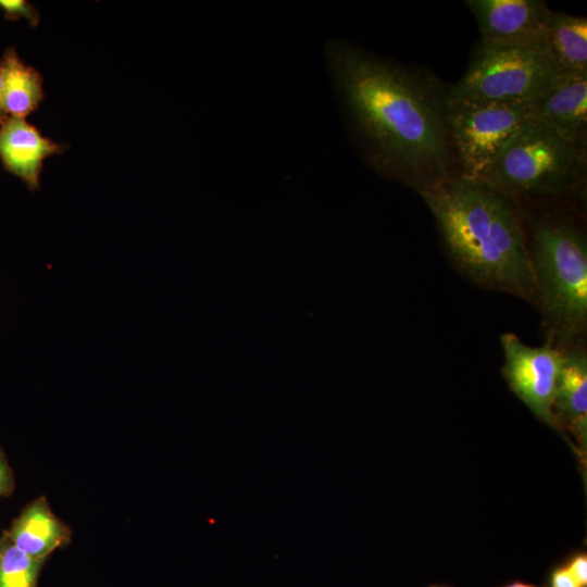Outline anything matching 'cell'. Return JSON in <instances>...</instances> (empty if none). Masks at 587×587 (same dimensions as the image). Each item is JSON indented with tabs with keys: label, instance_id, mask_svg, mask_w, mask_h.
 <instances>
[{
	"label": "cell",
	"instance_id": "6da1fadb",
	"mask_svg": "<svg viewBox=\"0 0 587 587\" xmlns=\"http://www.w3.org/2000/svg\"><path fill=\"white\" fill-rule=\"evenodd\" d=\"M335 91L365 161L419 192L449 178L448 89L433 75L344 40L325 47Z\"/></svg>",
	"mask_w": 587,
	"mask_h": 587
},
{
	"label": "cell",
	"instance_id": "7a4b0ae2",
	"mask_svg": "<svg viewBox=\"0 0 587 587\" xmlns=\"http://www.w3.org/2000/svg\"><path fill=\"white\" fill-rule=\"evenodd\" d=\"M420 195L462 275L480 287L535 304L526 229L510 198L461 175Z\"/></svg>",
	"mask_w": 587,
	"mask_h": 587
},
{
	"label": "cell",
	"instance_id": "3957f363",
	"mask_svg": "<svg viewBox=\"0 0 587 587\" xmlns=\"http://www.w3.org/2000/svg\"><path fill=\"white\" fill-rule=\"evenodd\" d=\"M527 243L535 282V304L547 341L578 345L587 328V239L571 218L544 214L529 222Z\"/></svg>",
	"mask_w": 587,
	"mask_h": 587
},
{
	"label": "cell",
	"instance_id": "277c9868",
	"mask_svg": "<svg viewBox=\"0 0 587 587\" xmlns=\"http://www.w3.org/2000/svg\"><path fill=\"white\" fill-rule=\"evenodd\" d=\"M586 170V145L532 117L478 182L512 199L557 196L577 187Z\"/></svg>",
	"mask_w": 587,
	"mask_h": 587
},
{
	"label": "cell",
	"instance_id": "5b68a950",
	"mask_svg": "<svg viewBox=\"0 0 587 587\" xmlns=\"http://www.w3.org/2000/svg\"><path fill=\"white\" fill-rule=\"evenodd\" d=\"M560 74L546 43L514 47L479 42L467 70L448 89L447 97L533 104Z\"/></svg>",
	"mask_w": 587,
	"mask_h": 587
},
{
	"label": "cell",
	"instance_id": "8992f818",
	"mask_svg": "<svg viewBox=\"0 0 587 587\" xmlns=\"http://www.w3.org/2000/svg\"><path fill=\"white\" fill-rule=\"evenodd\" d=\"M532 117V104L447 97V133L460 175L480 180Z\"/></svg>",
	"mask_w": 587,
	"mask_h": 587
},
{
	"label": "cell",
	"instance_id": "52a82bcc",
	"mask_svg": "<svg viewBox=\"0 0 587 587\" xmlns=\"http://www.w3.org/2000/svg\"><path fill=\"white\" fill-rule=\"evenodd\" d=\"M500 344L504 359L501 373L510 390L538 420L552 427L562 348L550 341L530 347L513 333L502 334Z\"/></svg>",
	"mask_w": 587,
	"mask_h": 587
},
{
	"label": "cell",
	"instance_id": "ba28073f",
	"mask_svg": "<svg viewBox=\"0 0 587 587\" xmlns=\"http://www.w3.org/2000/svg\"><path fill=\"white\" fill-rule=\"evenodd\" d=\"M480 33V42L497 46L534 47L546 43L551 15L538 0H466Z\"/></svg>",
	"mask_w": 587,
	"mask_h": 587
},
{
	"label": "cell",
	"instance_id": "9c48e42d",
	"mask_svg": "<svg viewBox=\"0 0 587 587\" xmlns=\"http://www.w3.org/2000/svg\"><path fill=\"white\" fill-rule=\"evenodd\" d=\"M552 427L571 436L579 460H586L587 446V354L580 345L562 348L557 391L552 405Z\"/></svg>",
	"mask_w": 587,
	"mask_h": 587
},
{
	"label": "cell",
	"instance_id": "30bf717a",
	"mask_svg": "<svg viewBox=\"0 0 587 587\" xmlns=\"http://www.w3.org/2000/svg\"><path fill=\"white\" fill-rule=\"evenodd\" d=\"M66 149L67 146L43 137L25 118L7 116L0 122V161L32 191L40 187L43 160Z\"/></svg>",
	"mask_w": 587,
	"mask_h": 587
},
{
	"label": "cell",
	"instance_id": "8fae6325",
	"mask_svg": "<svg viewBox=\"0 0 587 587\" xmlns=\"http://www.w3.org/2000/svg\"><path fill=\"white\" fill-rule=\"evenodd\" d=\"M533 117L562 136L586 145L587 73H561L545 95L532 104Z\"/></svg>",
	"mask_w": 587,
	"mask_h": 587
},
{
	"label": "cell",
	"instance_id": "7c38bea8",
	"mask_svg": "<svg viewBox=\"0 0 587 587\" xmlns=\"http://www.w3.org/2000/svg\"><path fill=\"white\" fill-rule=\"evenodd\" d=\"M4 534L26 554L45 560L70 539L71 532L40 497L24 508Z\"/></svg>",
	"mask_w": 587,
	"mask_h": 587
},
{
	"label": "cell",
	"instance_id": "4fadbf2b",
	"mask_svg": "<svg viewBox=\"0 0 587 587\" xmlns=\"http://www.w3.org/2000/svg\"><path fill=\"white\" fill-rule=\"evenodd\" d=\"M2 104L5 114L25 118L43 99L42 76L25 64L14 48H8L1 58Z\"/></svg>",
	"mask_w": 587,
	"mask_h": 587
},
{
	"label": "cell",
	"instance_id": "5bb4252c",
	"mask_svg": "<svg viewBox=\"0 0 587 587\" xmlns=\"http://www.w3.org/2000/svg\"><path fill=\"white\" fill-rule=\"evenodd\" d=\"M546 46L560 73H587V20L551 12Z\"/></svg>",
	"mask_w": 587,
	"mask_h": 587
},
{
	"label": "cell",
	"instance_id": "9a60e30c",
	"mask_svg": "<svg viewBox=\"0 0 587 587\" xmlns=\"http://www.w3.org/2000/svg\"><path fill=\"white\" fill-rule=\"evenodd\" d=\"M43 561L20 550L4 534L0 539V587H36Z\"/></svg>",
	"mask_w": 587,
	"mask_h": 587
},
{
	"label": "cell",
	"instance_id": "2e32d148",
	"mask_svg": "<svg viewBox=\"0 0 587 587\" xmlns=\"http://www.w3.org/2000/svg\"><path fill=\"white\" fill-rule=\"evenodd\" d=\"M0 10L10 21L26 18L32 27L39 24L40 15L34 5L24 0H0Z\"/></svg>",
	"mask_w": 587,
	"mask_h": 587
},
{
	"label": "cell",
	"instance_id": "e0dca14e",
	"mask_svg": "<svg viewBox=\"0 0 587 587\" xmlns=\"http://www.w3.org/2000/svg\"><path fill=\"white\" fill-rule=\"evenodd\" d=\"M545 587H583L562 561L550 567Z\"/></svg>",
	"mask_w": 587,
	"mask_h": 587
},
{
	"label": "cell",
	"instance_id": "ac0fdd59",
	"mask_svg": "<svg viewBox=\"0 0 587 587\" xmlns=\"http://www.w3.org/2000/svg\"><path fill=\"white\" fill-rule=\"evenodd\" d=\"M569 571L583 586L587 587V552L579 549L573 551L563 560Z\"/></svg>",
	"mask_w": 587,
	"mask_h": 587
},
{
	"label": "cell",
	"instance_id": "d6986e66",
	"mask_svg": "<svg viewBox=\"0 0 587 587\" xmlns=\"http://www.w3.org/2000/svg\"><path fill=\"white\" fill-rule=\"evenodd\" d=\"M14 487V478L8 460L0 449V497L9 495Z\"/></svg>",
	"mask_w": 587,
	"mask_h": 587
},
{
	"label": "cell",
	"instance_id": "ffe728a7",
	"mask_svg": "<svg viewBox=\"0 0 587 587\" xmlns=\"http://www.w3.org/2000/svg\"><path fill=\"white\" fill-rule=\"evenodd\" d=\"M494 587H545V586H539V585H536V584H533V583H529V582L515 579V580H511V582H509L507 584H503V585H500V586H494Z\"/></svg>",
	"mask_w": 587,
	"mask_h": 587
},
{
	"label": "cell",
	"instance_id": "44dd1931",
	"mask_svg": "<svg viewBox=\"0 0 587 587\" xmlns=\"http://www.w3.org/2000/svg\"><path fill=\"white\" fill-rule=\"evenodd\" d=\"M8 115L4 112L2 104V72H1V59H0V122H2Z\"/></svg>",
	"mask_w": 587,
	"mask_h": 587
},
{
	"label": "cell",
	"instance_id": "7402d4cb",
	"mask_svg": "<svg viewBox=\"0 0 587 587\" xmlns=\"http://www.w3.org/2000/svg\"><path fill=\"white\" fill-rule=\"evenodd\" d=\"M428 587H452V586H449V585L432 584V585H429Z\"/></svg>",
	"mask_w": 587,
	"mask_h": 587
}]
</instances>
